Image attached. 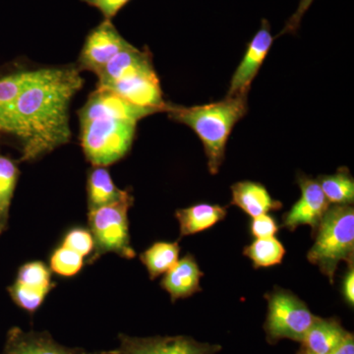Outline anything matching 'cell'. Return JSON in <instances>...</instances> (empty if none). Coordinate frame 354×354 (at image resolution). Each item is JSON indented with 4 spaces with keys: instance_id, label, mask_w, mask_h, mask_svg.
Returning a JSON list of instances; mask_svg holds the SVG:
<instances>
[{
    "instance_id": "6da1fadb",
    "label": "cell",
    "mask_w": 354,
    "mask_h": 354,
    "mask_svg": "<svg viewBox=\"0 0 354 354\" xmlns=\"http://www.w3.org/2000/svg\"><path fill=\"white\" fill-rule=\"evenodd\" d=\"M84 83L76 64L35 66L9 122L7 145L19 151L20 162H37L69 143L70 106Z\"/></svg>"
},
{
    "instance_id": "7a4b0ae2",
    "label": "cell",
    "mask_w": 354,
    "mask_h": 354,
    "mask_svg": "<svg viewBox=\"0 0 354 354\" xmlns=\"http://www.w3.org/2000/svg\"><path fill=\"white\" fill-rule=\"evenodd\" d=\"M80 144L93 167H109L127 157L138 121L155 114L104 88H95L78 111Z\"/></svg>"
},
{
    "instance_id": "3957f363",
    "label": "cell",
    "mask_w": 354,
    "mask_h": 354,
    "mask_svg": "<svg viewBox=\"0 0 354 354\" xmlns=\"http://www.w3.org/2000/svg\"><path fill=\"white\" fill-rule=\"evenodd\" d=\"M97 88H108L125 101L155 113L167 111L160 80L148 48L132 46L121 51L95 75Z\"/></svg>"
},
{
    "instance_id": "277c9868",
    "label": "cell",
    "mask_w": 354,
    "mask_h": 354,
    "mask_svg": "<svg viewBox=\"0 0 354 354\" xmlns=\"http://www.w3.org/2000/svg\"><path fill=\"white\" fill-rule=\"evenodd\" d=\"M247 109V95H239L191 108L169 104L167 113L171 120L187 125L196 133L204 145L209 171L216 174L225 158L228 137Z\"/></svg>"
},
{
    "instance_id": "5b68a950",
    "label": "cell",
    "mask_w": 354,
    "mask_h": 354,
    "mask_svg": "<svg viewBox=\"0 0 354 354\" xmlns=\"http://www.w3.org/2000/svg\"><path fill=\"white\" fill-rule=\"evenodd\" d=\"M308 260L334 283L342 261L353 263L354 209L351 205H333L324 215Z\"/></svg>"
},
{
    "instance_id": "8992f818",
    "label": "cell",
    "mask_w": 354,
    "mask_h": 354,
    "mask_svg": "<svg viewBox=\"0 0 354 354\" xmlns=\"http://www.w3.org/2000/svg\"><path fill=\"white\" fill-rule=\"evenodd\" d=\"M133 203L134 198L130 192L120 201L88 212V225L94 239V250L88 256V265L108 253L118 254L124 259L135 258L136 252L130 241L128 221V211Z\"/></svg>"
},
{
    "instance_id": "52a82bcc",
    "label": "cell",
    "mask_w": 354,
    "mask_h": 354,
    "mask_svg": "<svg viewBox=\"0 0 354 354\" xmlns=\"http://www.w3.org/2000/svg\"><path fill=\"white\" fill-rule=\"evenodd\" d=\"M269 304L264 330L271 344L281 339L302 342L317 316L290 291L278 290L266 295Z\"/></svg>"
},
{
    "instance_id": "ba28073f",
    "label": "cell",
    "mask_w": 354,
    "mask_h": 354,
    "mask_svg": "<svg viewBox=\"0 0 354 354\" xmlns=\"http://www.w3.org/2000/svg\"><path fill=\"white\" fill-rule=\"evenodd\" d=\"M132 46L121 36L113 21L102 20L86 36L77 67L81 72L90 71L97 75L111 58Z\"/></svg>"
},
{
    "instance_id": "9c48e42d",
    "label": "cell",
    "mask_w": 354,
    "mask_h": 354,
    "mask_svg": "<svg viewBox=\"0 0 354 354\" xmlns=\"http://www.w3.org/2000/svg\"><path fill=\"white\" fill-rule=\"evenodd\" d=\"M120 348L116 354H216L218 344L200 342L186 335L137 337L120 334Z\"/></svg>"
},
{
    "instance_id": "30bf717a",
    "label": "cell",
    "mask_w": 354,
    "mask_h": 354,
    "mask_svg": "<svg viewBox=\"0 0 354 354\" xmlns=\"http://www.w3.org/2000/svg\"><path fill=\"white\" fill-rule=\"evenodd\" d=\"M36 65L27 58L19 57L0 66V144H7L14 106Z\"/></svg>"
},
{
    "instance_id": "8fae6325",
    "label": "cell",
    "mask_w": 354,
    "mask_h": 354,
    "mask_svg": "<svg viewBox=\"0 0 354 354\" xmlns=\"http://www.w3.org/2000/svg\"><path fill=\"white\" fill-rule=\"evenodd\" d=\"M298 184L301 190V197L283 216V227L293 232L299 225H308L314 234L329 209L330 203L324 195L318 181L301 176L298 178Z\"/></svg>"
},
{
    "instance_id": "7c38bea8",
    "label": "cell",
    "mask_w": 354,
    "mask_h": 354,
    "mask_svg": "<svg viewBox=\"0 0 354 354\" xmlns=\"http://www.w3.org/2000/svg\"><path fill=\"white\" fill-rule=\"evenodd\" d=\"M274 38L271 34V25L267 19L261 22L259 31L256 32L252 41L249 44L243 59L235 70L227 97L234 95H248L251 83L257 75L261 65L264 62Z\"/></svg>"
},
{
    "instance_id": "4fadbf2b",
    "label": "cell",
    "mask_w": 354,
    "mask_h": 354,
    "mask_svg": "<svg viewBox=\"0 0 354 354\" xmlns=\"http://www.w3.org/2000/svg\"><path fill=\"white\" fill-rule=\"evenodd\" d=\"M0 354H116L113 351H88L68 348L55 341L48 332H25L13 327L7 333L3 351Z\"/></svg>"
},
{
    "instance_id": "5bb4252c",
    "label": "cell",
    "mask_w": 354,
    "mask_h": 354,
    "mask_svg": "<svg viewBox=\"0 0 354 354\" xmlns=\"http://www.w3.org/2000/svg\"><path fill=\"white\" fill-rule=\"evenodd\" d=\"M203 274L195 258L188 254L165 272L160 286L169 292L171 301L174 302L201 291L200 281Z\"/></svg>"
},
{
    "instance_id": "9a60e30c",
    "label": "cell",
    "mask_w": 354,
    "mask_h": 354,
    "mask_svg": "<svg viewBox=\"0 0 354 354\" xmlns=\"http://www.w3.org/2000/svg\"><path fill=\"white\" fill-rule=\"evenodd\" d=\"M348 334L337 318L317 317L301 342V351L306 354H330Z\"/></svg>"
},
{
    "instance_id": "2e32d148",
    "label": "cell",
    "mask_w": 354,
    "mask_h": 354,
    "mask_svg": "<svg viewBox=\"0 0 354 354\" xmlns=\"http://www.w3.org/2000/svg\"><path fill=\"white\" fill-rule=\"evenodd\" d=\"M232 204L243 209L251 218L267 215L283 207L281 202L272 199L265 186L252 181L235 183L232 187Z\"/></svg>"
},
{
    "instance_id": "e0dca14e",
    "label": "cell",
    "mask_w": 354,
    "mask_h": 354,
    "mask_svg": "<svg viewBox=\"0 0 354 354\" xmlns=\"http://www.w3.org/2000/svg\"><path fill=\"white\" fill-rule=\"evenodd\" d=\"M130 190H121L114 183L106 167H93L88 172L87 197L88 212L108 206L123 199Z\"/></svg>"
},
{
    "instance_id": "ac0fdd59",
    "label": "cell",
    "mask_w": 354,
    "mask_h": 354,
    "mask_svg": "<svg viewBox=\"0 0 354 354\" xmlns=\"http://www.w3.org/2000/svg\"><path fill=\"white\" fill-rule=\"evenodd\" d=\"M225 216L227 208L218 205L197 204L176 212L180 227V237L209 230L218 221H223Z\"/></svg>"
},
{
    "instance_id": "d6986e66",
    "label": "cell",
    "mask_w": 354,
    "mask_h": 354,
    "mask_svg": "<svg viewBox=\"0 0 354 354\" xmlns=\"http://www.w3.org/2000/svg\"><path fill=\"white\" fill-rule=\"evenodd\" d=\"M20 162L0 153V235L8 228L11 203L20 177Z\"/></svg>"
},
{
    "instance_id": "ffe728a7",
    "label": "cell",
    "mask_w": 354,
    "mask_h": 354,
    "mask_svg": "<svg viewBox=\"0 0 354 354\" xmlns=\"http://www.w3.org/2000/svg\"><path fill=\"white\" fill-rule=\"evenodd\" d=\"M179 252L180 248L177 242L158 241L144 251L140 260L145 265L151 279H155L178 262Z\"/></svg>"
},
{
    "instance_id": "44dd1931",
    "label": "cell",
    "mask_w": 354,
    "mask_h": 354,
    "mask_svg": "<svg viewBox=\"0 0 354 354\" xmlns=\"http://www.w3.org/2000/svg\"><path fill=\"white\" fill-rule=\"evenodd\" d=\"M318 183L328 201L335 205H351L354 201V181L346 167L333 176L318 177Z\"/></svg>"
},
{
    "instance_id": "7402d4cb",
    "label": "cell",
    "mask_w": 354,
    "mask_h": 354,
    "mask_svg": "<svg viewBox=\"0 0 354 354\" xmlns=\"http://www.w3.org/2000/svg\"><path fill=\"white\" fill-rule=\"evenodd\" d=\"M244 255L252 260L254 268H268L281 264L286 249L274 236L257 239L244 249Z\"/></svg>"
},
{
    "instance_id": "603a6c76",
    "label": "cell",
    "mask_w": 354,
    "mask_h": 354,
    "mask_svg": "<svg viewBox=\"0 0 354 354\" xmlns=\"http://www.w3.org/2000/svg\"><path fill=\"white\" fill-rule=\"evenodd\" d=\"M50 290L48 288L23 285L16 281L8 288L9 295L16 305L30 314H34L41 306Z\"/></svg>"
},
{
    "instance_id": "cb8c5ba5",
    "label": "cell",
    "mask_w": 354,
    "mask_h": 354,
    "mask_svg": "<svg viewBox=\"0 0 354 354\" xmlns=\"http://www.w3.org/2000/svg\"><path fill=\"white\" fill-rule=\"evenodd\" d=\"M50 270L58 276L72 278L78 274L84 266V257L64 245L57 247L50 255Z\"/></svg>"
},
{
    "instance_id": "d4e9b609",
    "label": "cell",
    "mask_w": 354,
    "mask_h": 354,
    "mask_svg": "<svg viewBox=\"0 0 354 354\" xmlns=\"http://www.w3.org/2000/svg\"><path fill=\"white\" fill-rule=\"evenodd\" d=\"M16 281L34 288L53 290L55 283L51 281L50 268L41 261L26 263L18 271Z\"/></svg>"
},
{
    "instance_id": "484cf974",
    "label": "cell",
    "mask_w": 354,
    "mask_h": 354,
    "mask_svg": "<svg viewBox=\"0 0 354 354\" xmlns=\"http://www.w3.org/2000/svg\"><path fill=\"white\" fill-rule=\"evenodd\" d=\"M62 245L80 254L82 257H87L94 250V239L90 230L84 227H74L64 235Z\"/></svg>"
},
{
    "instance_id": "4316f807",
    "label": "cell",
    "mask_w": 354,
    "mask_h": 354,
    "mask_svg": "<svg viewBox=\"0 0 354 354\" xmlns=\"http://www.w3.org/2000/svg\"><path fill=\"white\" fill-rule=\"evenodd\" d=\"M87 6L97 9L104 20L113 21V18L132 0H81Z\"/></svg>"
},
{
    "instance_id": "83f0119b",
    "label": "cell",
    "mask_w": 354,
    "mask_h": 354,
    "mask_svg": "<svg viewBox=\"0 0 354 354\" xmlns=\"http://www.w3.org/2000/svg\"><path fill=\"white\" fill-rule=\"evenodd\" d=\"M279 228L274 218L269 215L256 216L251 223V234L256 239L274 236L279 232Z\"/></svg>"
},
{
    "instance_id": "f1b7e54d",
    "label": "cell",
    "mask_w": 354,
    "mask_h": 354,
    "mask_svg": "<svg viewBox=\"0 0 354 354\" xmlns=\"http://www.w3.org/2000/svg\"><path fill=\"white\" fill-rule=\"evenodd\" d=\"M313 2L314 0H300L297 10L290 16V19L286 21L283 31L279 32L278 37L286 34H295L298 28L300 27V24H301L302 18H304L305 13L307 12Z\"/></svg>"
},
{
    "instance_id": "f546056e",
    "label": "cell",
    "mask_w": 354,
    "mask_h": 354,
    "mask_svg": "<svg viewBox=\"0 0 354 354\" xmlns=\"http://www.w3.org/2000/svg\"><path fill=\"white\" fill-rule=\"evenodd\" d=\"M348 272L346 274V278L344 281V297H346V301L348 302L349 305L353 306L354 304V269L353 263L349 264Z\"/></svg>"
},
{
    "instance_id": "4dcf8cb0",
    "label": "cell",
    "mask_w": 354,
    "mask_h": 354,
    "mask_svg": "<svg viewBox=\"0 0 354 354\" xmlns=\"http://www.w3.org/2000/svg\"><path fill=\"white\" fill-rule=\"evenodd\" d=\"M298 354H306L300 349ZM330 354H354V337L353 333H349L348 337L342 342L339 348L335 349Z\"/></svg>"
},
{
    "instance_id": "1f68e13d",
    "label": "cell",
    "mask_w": 354,
    "mask_h": 354,
    "mask_svg": "<svg viewBox=\"0 0 354 354\" xmlns=\"http://www.w3.org/2000/svg\"><path fill=\"white\" fill-rule=\"evenodd\" d=\"M298 354V353H297Z\"/></svg>"
}]
</instances>
